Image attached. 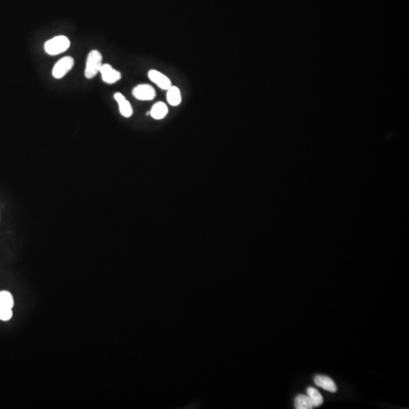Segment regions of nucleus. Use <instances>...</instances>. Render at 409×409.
<instances>
[{
    "mask_svg": "<svg viewBox=\"0 0 409 409\" xmlns=\"http://www.w3.org/2000/svg\"><path fill=\"white\" fill-rule=\"evenodd\" d=\"M103 66V56L98 50H92L87 56L86 63L85 77L87 79H92Z\"/></svg>",
    "mask_w": 409,
    "mask_h": 409,
    "instance_id": "f257e3e1",
    "label": "nucleus"
},
{
    "mask_svg": "<svg viewBox=\"0 0 409 409\" xmlns=\"http://www.w3.org/2000/svg\"><path fill=\"white\" fill-rule=\"evenodd\" d=\"M71 42L66 36H58L46 42V52L51 56L64 53L70 47Z\"/></svg>",
    "mask_w": 409,
    "mask_h": 409,
    "instance_id": "f03ea898",
    "label": "nucleus"
},
{
    "mask_svg": "<svg viewBox=\"0 0 409 409\" xmlns=\"http://www.w3.org/2000/svg\"><path fill=\"white\" fill-rule=\"evenodd\" d=\"M75 61L73 58L66 56L63 58L55 65L53 70V75L56 79H60L66 76L73 68Z\"/></svg>",
    "mask_w": 409,
    "mask_h": 409,
    "instance_id": "7ed1b4c3",
    "label": "nucleus"
},
{
    "mask_svg": "<svg viewBox=\"0 0 409 409\" xmlns=\"http://www.w3.org/2000/svg\"><path fill=\"white\" fill-rule=\"evenodd\" d=\"M133 96L141 101H151L156 97V92L153 87L149 84H140L134 87Z\"/></svg>",
    "mask_w": 409,
    "mask_h": 409,
    "instance_id": "20e7f679",
    "label": "nucleus"
},
{
    "mask_svg": "<svg viewBox=\"0 0 409 409\" xmlns=\"http://www.w3.org/2000/svg\"><path fill=\"white\" fill-rule=\"evenodd\" d=\"M103 81L106 84H113L122 78L121 72L114 69L110 65L104 64L100 69Z\"/></svg>",
    "mask_w": 409,
    "mask_h": 409,
    "instance_id": "39448f33",
    "label": "nucleus"
},
{
    "mask_svg": "<svg viewBox=\"0 0 409 409\" xmlns=\"http://www.w3.org/2000/svg\"><path fill=\"white\" fill-rule=\"evenodd\" d=\"M148 77L150 81L156 84L160 89L168 91L171 87V81L168 77L164 74L156 70H150L148 73Z\"/></svg>",
    "mask_w": 409,
    "mask_h": 409,
    "instance_id": "423d86ee",
    "label": "nucleus"
},
{
    "mask_svg": "<svg viewBox=\"0 0 409 409\" xmlns=\"http://www.w3.org/2000/svg\"><path fill=\"white\" fill-rule=\"evenodd\" d=\"M114 97L119 104L121 115L125 118H130L132 116L134 111H133L131 103L126 100V98L121 93H116Z\"/></svg>",
    "mask_w": 409,
    "mask_h": 409,
    "instance_id": "0eeeda50",
    "label": "nucleus"
},
{
    "mask_svg": "<svg viewBox=\"0 0 409 409\" xmlns=\"http://www.w3.org/2000/svg\"><path fill=\"white\" fill-rule=\"evenodd\" d=\"M314 383L319 387L323 388L330 392H336L337 391L336 383L333 379L327 376L317 375L314 377Z\"/></svg>",
    "mask_w": 409,
    "mask_h": 409,
    "instance_id": "6e6552de",
    "label": "nucleus"
},
{
    "mask_svg": "<svg viewBox=\"0 0 409 409\" xmlns=\"http://www.w3.org/2000/svg\"><path fill=\"white\" fill-rule=\"evenodd\" d=\"M167 92V100L168 103L172 106H178L182 101L181 91L179 88L175 86H171Z\"/></svg>",
    "mask_w": 409,
    "mask_h": 409,
    "instance_id": "1a4fd4ad",
    "label": "nucleus"
},
{
    "mask_svg": "<svg viewBox=\"0 0 409 409\" xmlns=\"http://www.w3.org/2000/svg\"><path fill=\"white\" fill-rule=\"evenodd\" d=\"M168 112V106L162 102L156 103L150 111V115L156 120H161L166 116Z\"/></svg>",
    "mask_w": 409,
    "mask_h": 409,
    "instance_id": "9d476101",
    "label": "nucleus"
},
{
    "mask_svg": "<svg viewBox=\"0 0 409 409\" xmlns=\"http://www.w3.org/2000/svg\"><path fill=\"white\" fill-rule=\"evenodd\" d=\"M307 394H308V397L309 398L313 407H318V406L323 404L324 398H323L321 394L315 388L308 387V389H307Z\"/></svg>",
    "mask_w": 409,
    "mask_h": 409,
    "instance_id": "9b49d317",
    "label": "nucleus"
},
{
    "mask_svg": "<svg viewBox=\"0 0 409 409\" xmlns=\"http://www.w3.org/2000/svg\"><path fill=\"white\" fill-rule=\"evenodd\" d=\"M295 407L296 409H311L313 406L307 395H299L295 399Z\"/></svg>",
    "mask_w": 409,
    "mask_h": 409,
    "instance_id": "f8f14e48",
    "label": "nucleus"
},
{
    "mask_svg": "<svg viewBox=\"0 0 409 409\" xmlns=\"http://www.w3.org/2000/svg\"><path fill=\"white\" fill-rule=\"evenodd\" d=\"M0 304L8 308L14 306V299L13 295L8 291H0Z\"/></svg>",
    "mask_w": 409,
    "mask_h": 409,
    "instance_id": "ddd939ff",
    "label": "nucleus"
},
{
    "mask_svg": "<svg viewBox=\"0 0 409 409\" xmlns=\"http://www.w3.org/2000/svg\"><path fill=\"white\" fill-rule=\"evenodd\" d=\"M13 308H8L0 304V320H10L13 317Z\"/></svg>",
    "mask_w": 409,
    "mask_h": 409,
    "instance_id": "4468645a",
    "label": "nucleus"
}]
</instances>
